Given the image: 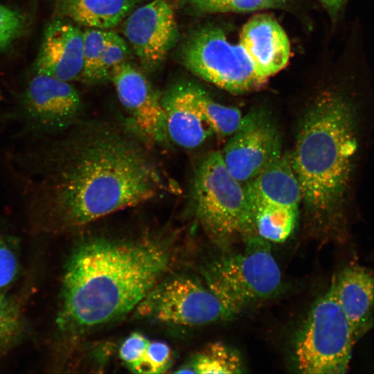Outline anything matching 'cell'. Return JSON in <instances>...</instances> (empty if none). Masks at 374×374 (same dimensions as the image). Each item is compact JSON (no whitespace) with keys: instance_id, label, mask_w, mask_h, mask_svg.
<instances>
[{"instance_id":"18","label":"cell","mask_w":374,"mask_h":374,"mask_svg":"<svg viewBox=\"0 0 374 374\" xmlns=\"http://www.w3.org/2000/svg\"><path fill=\"white\" fill-rule=\"evenodd\" d=\"M244 371L239 354L221 341L210 344L178 373L230 374Z\"/></svg>"},{"instance_id":"5","label":"cell","mask_w":374,"mask_h":374,"mask_svg":"<svg viewBox=\"0 0 374 374\" xmlns=\"http://www.w3.org/2000/svg\"><path fill=\"white\" fill-rule=\"evenodd\" d=\"M244 240L240 251L217 258L204 271L208 288L234 316L274 296L282 286L269 242L258 235Z\"/></svg>"},{"instance_id":"2","label":"cell","mask_w":374,"mask_h":374,"mask_svg":"<svg viewBox=\"0 0 374 374\" xmlns=\"http://www.w3.org/2000/svg\"><path fill=\"white\" fill-rule=\"evenodd\" d=\"M171 252L151 241L93 238L78 244L64 270L60 330L78 335L128 314L162 279Z\"/></svg>"},{"instance_id":"19","label":"cell","mask_w":374,"mask_h":374,"mask_svg":"<svg viewBox=\"0 0 374 374\" xmlns=\"http://www.w3.org/2000/svg\"><path fill=\"white\" fill-rule=\"evenodd\" d=\"M197 103L215 134L230 136L242 120L241 112L233 107L221 105L213 100L202 89L193 85Z\"/></svg>"},{"instance_id":"16","label":"cell","mask_w":374,"mask_h":374,"mask_svg":"<svg viewBox=\"0 0 374 374\" xmlns=\"http://www.w3.org/2000/svg\"><path fill=\"white\" fill-rule=\"evenodd\" d=\"M331 285L357 341L374 325V275L353 263L339 273Z\"/></svg>"},{"instance_id":"4","label":"cell","mask_w":374,"mask_h":374,"mask_svg":"<svg viewBox=\"0 0 374 374\" xmlns=\"http://www.w3.org/2000/svg\"><path fill=\"white\" fill-rule=\"evenodd\" d=\"M191 199L198 222L216 242L257 235L244 186L229 172L220 152L208 153L197 165Z\"/></svg>"},{"instance_id":"24","label":"cell","mask_w":374,"mask_h":374,"mask_svg":"<svg viewBox=\"0 0 374 374\" xmlns=\"http://www.w3.org/2000/svg\"><path fill=\"white\" fill-rule=\"evenodd\" d=\"M170 347L162 341H150L142 361L134 372L139 373H164L171 364Z\"/></svg>"},{"instance_id":"28","label":"cell","mask_w":374,"mask_h":374,"mask_svg":"<svg viewBox=\"0 0 374 374\" xmlns=\"http://www.w3.org/2000/svg\"><path fill=\"white\" fill-rule=\"evenodd\" d=\"M332 18L335 19L343 9L347 0H319Z\"/></svg>"},{"instance_id":"17","label":"cell","mask_w":374,"mask_h":374,"mask_svg":"<svg viewBox=\"0 0 374 374\" xmlns=\"http://www.w3.org/2000/svg\"><path fill=\"white\" fill-rule=\"evenodd\" d=\"M139 0H61V12L87 28L109 30L118 25Z\"/></svg>"},{"instance_id":"29","label":"cell","mask_w":374,"mask_h":374,"mask_svg":"<svg viewBox=\"0 0 374 374\" xmlns=\"http://www.w3.org/2000/svg\"><path fill=\"white\" fill-rule=\"evenodd\" d=\"M190 1H194V0H189Z\"/></svg>"},{"instance_id":"11","label":"cell","mask_w":374,"mask_h":374,"mask_svg":"<svg viewBox=\"0 0 374 374\" xmlns=\"http://www.w3.org/2000/svg\"><path fill=\"white\" fill-rule=\"evenodd\" d=\"M123 34L142 66L149 71L166 60L179 37L174 8L166 0H153L124 19Z\"/></svg>"},{"instance_id":"15","label":"cell","mask_w":374,"mask_h":374,"mask_svg":"<svg viewBox=\"0 0 374 374\" xmlns=\"http://www.w3.org/2000/svg\"><path fill=\"white\" fill-rule=\"evenodd\" d=\"M168 139L185 148L204 143L214 132L199 107L193 85L177 84L161 96Z\"/></svg>"},{"instance_id":"27","label":"cell","mask_w":374,"mask_h":374,"mask_svg":"<svg viewBox=\"0 0 374 374\" xmlns=\"http://www.w3.org/2000/svg\"><path fill=\"white\" fill-rule=\"evenodd\" d=\"M19 264L14 249L0 235V289L9 286L16 279Z\"/></svg>"},{"instance_id":"12","label":"cell","mask_w":374,"mask_h":374,"mask_svg":"<svg viewBox=\"0 0 374 374\" xmlns=\"http://www.w3.org/2000/svg\"><path fill=\"white\" fill-rule=\"evenodd\" d=\"M110 79L118 100L138 132L150 142L163 143L167 141L161 96L143 73L124 62L112 70Z\"/></svg>"},{"instance_id":"10","label":"cell","mask_w":374,"mask_h":374,"mask_svg":"<svg viewBox=\"0 0 374 374\" xmlns=\"http://www.w3.org/2000/svg\"><path fill=\"white\" fill-rule=\"evenodd\" d=\"M221 154L229 172L243 184L278 159L280 136L269 114L257 109L242 116Z\"/></svg>"},{"instance_id":"20","label":"cell","mask_w":374,"mask_h":374,"mask_svg":"<svg viewBox=\"0 0 374 374\" xmlns=\"http://www.w3.org/2000/svg\"><path fill=\"white\" fill-rule=\"evenodd\" d=\"M112 31L87 28L83 31L84 68L82 80L90 84L96 83V72L103 51Z\"/></svg>"},{"instance_id":"13","label":"cell","mask_w":374,"mask_h":374,"mask_svg":"<svg viewBox=\"0 0 374 374\" xmlns=\"http://www.w3.org/2000/svg\"><path fill=\"white\" fill-rule=\"evenodd\" d=\"M35 68L37 73L69 82L82 80L83 31L70 22H52L45 30Z\"/></svg>"},{"instance_id":"7","label":"cell","mask_w":374,"mask_h":374,"mask_svg":"<svg viewBox=\"0 0 374 374\" xmlns=\"http://www.w3.org/2000/svg\"><path fill=\"white\" fill-rule=\"evenodd\" d=\"M188 70L228 92L241 94L260 88L266 80L240 44L231 43L219 28L195 32L182 49Z\"/></svg>"},{"instance_id":"14","label":"cell","mask_w":374,"mask_h":374,"mask_svg":"<svg viewBox=\"0 0 374 374\" xmlns=\"http://www.w3.org/2000/svg\"><path fill=\"white\" fill-rule=\"evenodd\" d=\"M239 41L265 80L287 65L291 54L290 40L271 15L262 13L251 17L242 26Z\"/></svg>"},{"instance_id":"1","label":"cell","mask_w":374,"mask_h":374,"mask_svg":"<svg viewBox=\"0 0 374 374\" xmlns=\"http://www.w3.org/2000/svg\"><path fill=\"white\" fill-rule=\"evenodd\" d=\"M26 202L44 224L68 229L139 205L168 190L162 172L132 137L91 125L31 152Z\"/></svg>"},{"instance_id":"25","label":"cell","mask_w":374,"mask_h":374,"mask_svg":"<svg viewBox=\"0 0 374 374\" xmlns=\"http://www.w3.org/2000/svg\"><path fill=\"white\" fill-rule=\"evenodd\" d=\"M150 341L139 332H133L123 342L119 349L122 361L133 372L142 361Z\"/></svg>"},{"instance_id":"21","label":"cell","mask_w":374,"mask_h":374,"mask_svg":"<svg viewBox=\"0 0 374 374\" xmlns=\"http://www.w3.org/2000/svg\"><path fill=\"white\" fill-rule=\"evenodd\" d=\"M287 0H197L191 3L199 10L209 12H245L284 6Z\"/></svg>"},{"instance_id":"26","label":"cell","mask_w":374,"mask_h":374,"mask_svg":"<svg viewBox=\"0 0 374 374\" xmlns=\"http://www.w3.org/2000/svg\"><path fill=\"white\" fill-rule=\"evenodd\" d=\"M24 18L17 10L0 5V48H5L21 33Z\"/></svg>"},{"instance_id":"9","label":"cell","mask_w":374,"mask_h":374,"mask_svg":"<svg viewBox=\"0 0 374 374\" xmlns=\"http://www.w3.org/2000/svg\"><path fill=\"white\" fill-rule=\"evenodd\" d=\"M82 101L69 82L37 73L20 99L19 116L36 136H55L71 128L80 114Z\"/></svg>"},{"instance_id":"23","label":"cell","mask_w":374,"mask_h":374,"mask_svg":"<svg viewBox=\"0 0 374 374\" xmlns=\"http://www.w3.org/2000/svg\"><path fill=\"white\" fill-rule=\"evenodd\" d=\"M127 54L128 48L125 39L112 32L97 66L96 83H100L110 78L112 70L117 65L125 62Z\"/></svg>"},{"instance_id":"22","label":"cell","mask_w":374,"mask_h":374,"mask_svg":"<svg viewBox=\"0 0 374 374\" xmlns=\"http://www.w3.org/2000/svg\"><path fill=\"white\" fill-rule=\"evenodd\" d=\"M22 330V314L17 303L0 294V349L10 346Z\"/></svg>"},{"instance_id":"6","label":"cell","mask_w":374,"mask_h":374,"mask_svg":"<svg viewBox=\"0 0 374 374\" xmlns=\"http://www.w3.org/2000/svg\"><path fill=\"white\" fill-rule=\"evenodd\" d=\"M356 342L331 285L312 305L300 328L294 346L296 368L302 373H345Z\"/></svg>"},{"instance_id":"8","label":"cell","mask_w":374,"mask_h":374,"mask_svg":"<svg viewBox=\"0 0 374 374\" xmlns=\"http://www.w3.org/2000/svg\"><path fill=\"white\" fill-rule=\"evenodd\" d=\"M135 310L143 319L187 326L234 317L206 285L186 276L161 279Z\"/></svg>"},{"instance_id":"3","label":"cell","mask_w":374,"mask_h":374,"mask_svg":"<svg viewBox=\"0 0 374 374\" xmlns=\"http://www.w3.org/2000/svg\"><path fill=\"white\" fill-rule=\"evenodd\" d=\"M361 109L348 91L322 93L301 121L290 154L301 202L323 235L349 238L347 204L358 160Z\"/></svg>"}]
</instances>
